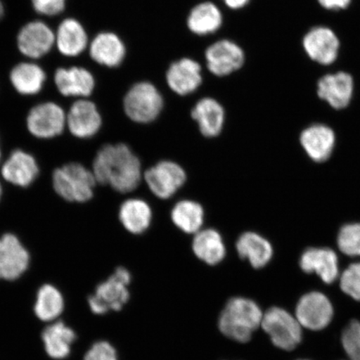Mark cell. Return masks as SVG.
I'll list each match as a JSON object with an SVG mask.
<instances>
[{"mask_svg": "<svg viewBox=\"0 0 360 360\" xmlns=\"http://www.w3.org/2000/svg\"><path fill=\"white\" fill-rule=\"evenodd\" d=\"M55 42V34L41 21L29 22L22 27L17 37L20 51L30 58H39L46 55Z\"/></svg>", "mask_w": 360, "mask_h": 360, "instance_id": "obj_12", "label": "cell"}, {"mask_svg": "<svg viewBox=\"0 0 360 360\" xmlns=\"http://www.w3.org/2000/svg\"><path fill=\"white\" fill-rule=\"evenodd\" d=\"M191 116L199 126L202 136L215 138L222 132L225 112L223 106L214 98H201L193 108Z\"/></svg>", "mask_w": 360, "mask_h": 360, "instance_id": "obj_21", "label": "cell"}, {"mask_svg": "<svg viewBox=\"0 0 360 360\" xmlns=\"http://www.w3.org/2000/svg\"><path fill=\"white\" fill-rule=\"evenodd\" d=\"M0 158H1V151H0Z\"/></svg>", "mask_w": 360, "mask_h": 360, "instance_id": "obj_41", "label": "cell"}, {"mask_svg": "<svg viewBox=\"0 0 360 360\" xmlns=\"http://www.w3.org/2000/svg\"><path fill=\"white\" fill-rule=\"evenodd\" d=\"M342 345L350 360H360V322L351 321L341 337Z\"/></svg>", "mask_w": 360, "mask_h": 360, "instance_id": "obj_33", "label": "cell"}, {"mask_svg": "<svg viewBox=\"0 0 360 360\" xmlns=\"http://www.w3.org/2000/svg\"><path fill=\"white\" fill-rule=\"evenodd\" d=\"M335 141L334 130L325 124L309 126L300 134V143L306 154L317 163L330 159L334 151Z\"/></svg>", "mask_w": 360, "mask_h": 360, "instance_id": "obj_15", "label": "cell"}, {"mask_svg": "<svg viewBox=\"0 0 360 360\" xmlns=\"http://www.w3.org/2000/svg\"><path fill=\"white\" fill-rule=\"evenodd\" d=\"M163 107V97L155 85L148 82L135 84L124 98L126 115L138 124L154 122Z\"/></svg>", "mask_w": 360, "mask_h": 360, "instance_id": "obj_5", "label": "cell"}, {"mask_svg": "<svg viewBox=\"0 0 360 360\" xmlns=\"http://www.w3.org/2000/svg\"><path fill=\"white\" fill-rule=\"evenodd\" d=\"M131 281V274L127 269L117 268L107 281L97 286L94 294L89 297L91 311L101 315L122 309L129 300V286Z\"/></svg>", "mask_w": 360, "mask_h": 360, "instance_id": "obj_4", "label": "cell"}, {"mask_svg": "<svg viewBox=\"0 0 360 360\" xmlns=\"http://www.w3.org/2000/svg\"><path fill=\"white\" fill-rule=\"evenodd\" d=\"M64 307V299L55 286L45 285L40 288L34 304V313L40 321H55L62 314Z\"/></svg>", "mask_w": 360, "mask_h": 360, "instance_id": "obj_31", "label": "cell"}, {"mask_svg": "<svg viewBox=\"0 0 360 360\" xmlns=\"http://www.w3.org/2000/svg\"><path fill=\"white\" fill-rule=\"evenodd\" d=\"M300 268L307 274H316L326 283H334L339 277V259L330 248H309L301 255Z\"/></svg>", "mask_w": 360, "mask_h": 360, "instance_id": "obj_13", "label": "cell"}, {"mask_svg": "<svg viewBox=\"0 0 360 360\" xmlns=\"http://www.w3.org/2000/svg\"><path fill=\"white\" fill-rule=\"evenodd\" d=\"M84 360H119V357L115 348L109 342L98 341L85 354Z\"/></svg>", "mask_w": 360, "mask_h": 360, "instance_id": "obj_35", "label": "cell"}, {"mask_svg": "<svg viewBox=\"0 0 360 360\" xmlns=\"http://www.w3.org/2000/svg\"><path fill=\"white\" fill-rule=\"evenodd\" d=\"M169 87L179 96H188L201 85V66L191 58H184L171 65L166 74Z\"/></svg>", "mask_w": 360, "mask_h": 360, "instance_id": "obj_16", "label": "cell"}, {"mask_svg": "<svg viewBox=\"0 0 360 360\" xmlns=\"http://www.w3.org/2000/svg\"><path fill=\"white\" fill-rule=\"evenodd\" d=\"M58 51L68 57L80 55L88 44V36L80 22L66 19L58 26L56 35Z\"/></svg>", "mask_w": 360, "mask_h": 360, "instance_id": "obj_25", "label": "cell"}, {"mask_svg": "<svg viewBox=\"0 0 360 360\" xmlns=\"http://www.w3.org/2000/svg\"><path fill=\"white\" fill-rule=\"evenodd\" d=\"M264 313L255 300L233 297L224 306L218 319V328L228 339L245 344L261 327Z\"/></svg>", "mask_w": 360, "mask_h": 360, "instance_id": "obj_2", "label": "cell"}, {"mask_svg": "<svg viewBox=\"0 0 360 360\" xmlns=\"http://www.w3.org/2000/svg\"><path fill=\"white\" fill-rule=\"evenodd\" d=\"M93 173L97 183L122 193L136 190L143 175L141 160L124 143L103 146L94 158Z\"/></svg>", "mask_w": 360, "mask_h": 360, "instance_id": "obj_1", "label": "cell"}, {"mask_svg": "<svg viewBox=\"0 0 360 360\" xmlns=\"http://www.w3.org/2000/svg\"><path fill=\"white\" fill-rule=\"evenodd\" d=\"M295 317L300 326L310 330H321L334 317V307L321 292H310L301 297L296 306Z\"/></svg>", "mask_w": 360, "mask_h": 360, "instance_id": "obj_8", "label": "cell"}, {"mask_svg": "<svg viewBox=\"0 0 360 360\" xmlns=\"http://www.w3.org/2000/svg\"><path fill=\"white\" fill-rule=\"evenodd\" d=\"M34 11L40 15L55 16L65 8V0H31Z\"/></svg>", "mask_w": 360, "mask_h": 360, "instance_id": "obj_36", "label": "cell"}, {"mask_svg": "<svg viewBox=\"0 0 360 360\" xmlns=\"http://www.w3.org/2000/svg\"><path fill=\"white\" fill-rule=\"evenodd\" d=\"M55 82L64 96L88 97L96 86L92 74L81 67L60 68L56 72Z\"/></svg>", "mask_w": 360, "mask_h": 360, "instance_id": "obj_19", "label": "cell"}, {"mask_svg": "<svg viewBox=\"0 0 360 360\" xmlns=\"http://www.w3.org/2000/svg\"><path fill=\"white\" fill-rule=\"evenodd\" d=\"M303 44L308 56L319 64L328 65L335 61L340 42L331 30L316 27L305 35Z\"/></svg>", "mask_w": 360, "mask_h": 360, "instance_id": "obj_18", "label": "cell"}, {"mask_svg": "<svg viewBox=\"0 0 360 360\" xmlns=\"http://www.w3.org/2000/svg\"><path fill=\"white\" fill-rule=\"evenodd\" d=\"M11 81L13 88L24 96H34L42 89L46 75L34 63H20L13 68Z\"/></svg>", "mask_w": 360, "mask_h": 360, "instance_id": "obj_28", "label": "cell"}, {"mask_svg": "<svg viewBox=\"0 0 360 360\" xmlns=\"http://www.w3.org/2000/svg\"><path fill=\"white\" fill-rule=\"evenodd\" d=\"M96 184L93 171L79 163L62 166L53 174V188L70 202H84L92 199Z\"/></svg>", "mask_w": 360, "mask_h": 360, "instance_id": "obj_3", "label": "cell"}, {"mask_svg": "<svg viewBox=\"0 0 360 360\" xmlns=\"http://www.w3.org/2000/svg\"><path fill=\"white\" fill-rule=\"evenodd\" d=\"M238 255L245 259L252 267L262 269L271 261L273 246L262 236L255 232H245L238 237L236 242Z\"/></svg>", "mask_w": 360, "mask_h": 360, "instance_id": "obj_22", "label": "cell"}, {"mask_svg": "<svg viewBox=\"0 0 360 360\" xmlns=\"http://www.w3.org/2000/svg\"><path fill=\"white\" fill-rule=\"evenodd\" d=\"M66 124V115L60 105L53 102L39 103L29 112L27 126L34 136L51 139L62 134Z\"/></svg>", "mask_w": 360, "mask_h": 360, "instance_id": "obj_9", "label": "cell"}, {"mask_svg": "<svg viewBox=\"0 0 360 360\" xmlns=\"http://www.w3.org/2000/svg\"><path fill=\"white\" fill-rule=\"evenodd\" d=\"M205 58L211 73L224 77L240 69L245 63V53L231 40L222 39L207 49Z\"/></svg>", "mask_w": 360, "mask_h": 360, "instance_id": "obj_10", "label": "cell"}, {"mask_svg": "<svg viewBox=\"0 0 360 360\" xmlns=\"http://www.w3.org/2000/svg\"><path fill=\"white\" fill-rule=\"evenodd\" d=\"M299 360H308V359H299Z\"/></svg>", "mask_w": 360, "mask_h": 360, "instance_id": "obj_42", "label": "cell"}, {"mask_svg": "<svg viewBox=\"0 0 360 360\" xmlns=\"http://www.w3.org/2000/svg\"><path fill=\"white\" fill-rule=\"evenodd\" d=\"M4 15V8L3 6V3L1 2V0H0V20L2 19Z\"/></svg>", "mask_w": 360, "mask_h": 360, "instance_id": "obj_39", "label": "cell"}, {"mask_svg": "<svg viewBox=\"0 0 360 360\" xmlns=\"http://www.w3.org/2000/svg\"><path fill=\"white\" fill-rule=\"evenodd\" d=\"M339 250L349 257H360V223L345 224L337 236Z\"/></svg>", "mask_w": 360, "mask_h": 360, "instance_id": "obj_32", "label": "cell"}, {"mask_svg": "<svg viewBox=\"0 0 360 360\" xmlns=\"http://www.w3.org/2000/svg\"><path fill=\"white\" fill-rule=\"evenodd\" d=\"M261 328L277 348L291 351L302 340V326L285 309L272 307L264 313Z\"/></svg>", "mask_w": 360, "mask_h": 360, "instance_id": "obj_6", "label": "cell"}, {"mask_svg": "<svg viewBox=\"0 0 360 360\" xmlns=\"http://www.w3.org/2000/svg\"><path fill=\"white\" fill-rule=\"evenodd\" d=\"M89 53L98 64L114 68L124 60L126 49L118 35L103 32L98 34L90 44Z\"/></svg>", "mask_w": 360, "mask_h": 360, "instance_id": "obj_23", "label": "cell"}, {"mask_svg": "<svg viewBox=\"0 0 360 360\" xmlns=\"http://www.w3.org/2000/svg\"><path fill=\"white\" fill-rule=\"evenodd\" d=\"M171 220L180 231L195 235L205 221V210L199 202L184 200L177 202L171 211Z\"/></svg>", "mask_w": 360, "mask_h": 360, "instance_id": "obj_30", "label": "cell"}, {"mask_svg": "<svg viewBox=\"0 0 360 360\" xmlns=\"http://www.w3.org/2000/svg\"><path fill=\"white\" fill-rule=\"evenodd\" d=\"M66 123L75 136L88 139L93 137L101 129L102 119L93 102L80 100L71 106L66 116Z\"/></svg>", "mask_w": 360, "mask_h": 360, "instance_id": "obj_14", "label": "cell"}, {"mask_svg": "<svg viewBox=\"0 0 360 360\" xmlns=\"http://www.w3.org/2000/svg\"><path fill=\"white\" fill-rule=\"evenodd\" d=\"M2 175L15 186L28 187L39 174V166L34 158L28 153L13 151L2 166Z\"/></svg>", "mask_w": 360, "mask_h": 360, "instance_id": "obj_20", "label": "cell"}, {"mask_svg": "<svg viewBox=\"0 0 360 360\" xmlns=\"http://www.w3.org/2000/svg\"><path fill=\"white\" fill-rule=\"evenodd\" d=\"M30 264V255L19 238L12 233L0 238V280L15 281Z\"/></svg>", "mask_w": 360, "mask_h": 360, "instance_id": "obj_11", "label": "cell"}, {"mask_svg": "<svg viewBox=\"0 0 360 360\" xmlns=\"http://www.w3.org/2000/svg\"><path fill=\"white\" fill-rule=\"evenodd\" d=\"M340 287L346 295L360 301V263L351 264L342 273Z\"/></svg>", "mask_w": 360, "mask_h": 360, "instance_id": "obj_34", "label": "cell"}, {"mask_svg": "<svg viewBox=\"0 0 360 360\" xmlns=\"http://www.w3.org/2000/svg\"><path fill=\"white\" fill-rule=\"evenodd\" d=\"M44 349L49 357L64 359L69 356L75 333L64 323L58 321L44 328L42 333Z\"/></svg>", "mask_w": 360, "mask_h": 360, "instance_id": "obj_27", "label": "cell"}, {"mask_svg": "<svg viewBox=\"0 0 360 360\" xmlns=\"http://www.w3.org/2000/svg\"><path fill=\"white\" fill-rule=\"evenodd\" d=\"M119 218L126 231L133 235H141L150 228L153 212L146 201L129 199L121 205Z\"/></svg>", "mask_w": 360, "mask_h": 360, "instance_id": "obj_26", "label": "cell"}, {"mask_svg": "<svg viewBox=\"0 0 360 360\" xmlns=\"http://www.w3.org/2000/svg\"><path fill=\"white\" fill-rule=\"evenodd\" d=\"M223 22L222 13L211 2H204L193 7L188 15L187 25L192 33L198 35L213 34Z\"/></svg>", "mask_w": 360, "mask_h": 360, "instance_id": "obj_29", "label": "cell"}, {"mask_svg": "<svg viewBox=\"0 0 360 360\" xmlns=\"http://www.w3.org/2000/svg\"><path fill=\"white\" fill-rule=\"evenodd\" d=\"M224 2L229 8H232V10H240V8L247 6L250 0H224Z\"/></svg>", "mask_w": 360, "mask_h": 360, "instance_id": "obj_38", "label": "cell"}, {"mask_svg": "<svg viewBox=\"0 0 360 360\" xmlns=\"http://www.w3.org/2000/svg\"><path fill=\"white\" fill-rule=\"evenodd\" d=\"M143 179L153 195L161 200H168L186 184L187 175L175 162L164 160L146 170Z\"/></svg>", "mask_w": 360, "mask_h": 360, "instance_id": "obj_7", "label": "cell"}, {"mask_svg": "<svg viewBox=\"0 0 360 360\" xmlns=\"http://www.w3.org/2000/svg\"><path fill=\"white\" fill-rule=\"evenodd\" d=\"M327 10H342L349 6L351 0H318Z\"/></svg>", "mask_w": 360, "mask_h": 360, "instance_id": "obj_37", "label": "cell"}, {"mask_svg": "<svg viewBox=\"0 0 360 360\" xmlns=\"http://www.w3.org/2000/svg\"><path fill=\"white\" fill-rule=\"evenodd\" d=\"M353 92V78L344 72L323 76L318 82L319 97L335 110L347 107L352 100Z\"/></svg>", "mask_w": 360, "mask_h": 360, "instance_id": "obj_17", "label": "cell"}, {"mask_svg": "<svg viewBox=\"0 0 360 360\" xmlns=\"http://www.w3.org/2000/svg\"><path fill=\"white\" fill-rule=\"evenodd\" d=\"M192 250L198 259L210 266L221 263L226 256L223 238L213 229H201L195 233Z\"/></svg>", "mask_w": 360, "mask_h": 360, "instance_id": "obj_24", "label": "cell"}, {"mask_svg": "<svg viewBox=\"0 0 360 360\" xmlns=\"http://www.w3.org/2000/svg\"><path fill=\"white\" fill-rule=\"evenodd\" d=\"M1 195H2V187H1V184H0V198H1Z\"/></svg>", "mask_w": 360, "mask_h": 360, "instance_id": "obj_40", "label": "cell"}]
</instances>
